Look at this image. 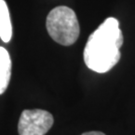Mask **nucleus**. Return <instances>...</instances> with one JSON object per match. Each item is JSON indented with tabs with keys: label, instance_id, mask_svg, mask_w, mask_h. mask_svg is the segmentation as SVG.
Returning a JSON list of instances; mask_svg holds the SVG:
<instances>
[{
	"label": "nucleus",
	"instance_id": "nucleus-6",
	"mask_svg": "<svg viewBox=\"0 0 135 135\" xmlns=\"http://www.w3.org/2000/svg\"><path fill=\"white\" fill-rule=\"evenodd\" d=\"M81 135H105L102 132H99V131H90V132H85Z\"/></svg>",
	"mask_w": 135,
	"mask_h": 135
},
{
	"label": "nucleus",
	"instance_id": "nucleus-1",
	"mask_svg": "<svg viewBox=\"0 0 135 135\" xmlns=\"http://www.w3.org/2000/svg\"><path fill=\"white\" fill-rule=\"evenodd\" d=\"M123 34L116 18L109 17L88 37L83 58L86 66L97 73L108 72L120 60Z\"/></svg>",
	"mask_w": 135,
	"mask_h": 135
},
{
	"label": "nucleus",
	"instance_id": "nucleus-3",
	"mask_svg": "<svg viewBox=\"0 0 135 135\" xmlns=\"http://www.w3.org/2000/svg\"><path fill=\"white\" fill-rule=\"evenodd\" d=\"M53 116L42 109H25L18 122L19 135H45L53 125Z\"/></svg>",
	"mask_w": 135,
	"mask_h": 135
},
{
	"label": "nucleus",
	"instance_id": "nucleus-5",
	"mask_svg": "<svg viewBox=\"0 0 135 135\" xmlns=\"http://www.w3.org/2000/svg\"><path fill=\"white\" fill-rule=\"evenodd\" d=\"M0 38L8 43L12 38V24L8 6L4 0H0Z\"/></svg>",
	"mask_w": 135,
	"mask_h": 135
},
{
	"label": "nucleus",
	"instance_id": "nucleus-4",
	"mask_svg": "<svg viewBox=\"0 0 135 135\" xmlns=\"http://www.w3.org/2000/svg\"><path fill=\"white\" fill-rule=\"evenodd\" d=\"M11 58L8 51L0 46V95L7 89L11 77Z\"/></svg>",
	"mask_w": 135,
	"mask_h": 135
},
{
	"label": "nucleus",
	"instance_id": "nucleus-2",
	"mask_svg": "<svg viewBox=\"0 0 135 135\" xmlns=\"http://www.w3.org/2000/svg\"><path fill=\"white\" fill-rule=\"evenodd\" d=\"M46 28L50 37L64 46L75 43L80 33L77 16L67 6H58L49 12L46 18Z\"/></svg>",
	"mask_w": 135,
	"mask_h": 135
}]
</instances>
